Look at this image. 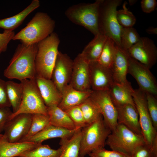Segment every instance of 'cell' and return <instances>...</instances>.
I'll list each match as a JSON object with an SVG mask.
<instances>
[{"label": "cell", "mask_w": 157, "mask_h": 157, "mask_svg": "<svg viewBox=\"0 0 157 157\" xmlns=\"http://www.w3.org/2000/svg\"><path fill=\"white\" fill-rule=\"evenodd\" d=\"M37 43L26 45L19 44L5 69L3 75L8 79L21 81L25 79H34L36 76L35 59Z\"/></svg>", "instance_id": "obj_1"}, {"label": "cell", "mask_w": 157, "mask_h": 157, "mask_svg": "<svg viewBox=\"0 0 157 157\" xmlns=\"http://www.w3.org/2000/svg\"><path fill=\"white\" fill-rule=\"evenodd\" d=\"M55 26V22L48 14L38 12L13 40H19L26 45L37 43L53 33Z\"/></svg>", "instance_id": "obj_2"}, {"label": "cell", "mask_w": 157, "mask_h": 157, "mask_svg": "<svg viewBox=\"0 0 157 157\" xmlns=\"http://www.w3.org/2000/svg\"><path fill=\"white\" fill-rule=\"evenodd\" d=\"M60 43L58 36L54 32L37 43L35 59L36 76L51 79Z\"/></svg>", "instance_id": "obj_3"}, {"label": "cell", "mask_w": 157, "mask_h": 157, "mask_svg": "<svg viewBox=\"0 0 157 157\" xmlns=\"http://www.w3.org/2000/svg\"><path fill=\"white\" fill-rule=\"evenodd\" d=\"M103 1L97 0L92 3L73 5L66 10L65 15L72 22L84 27L95 36L100 33L99 10Z\"/></svg>", "instance_id": "obj_4"}, {"label": "cell", "mask_w": 157, "mask_h": 157, "mask_svg": "<svg viewBox=\"0 0 157 157\" xmlns=\"http://www.w3.org/2000/svg\"><path fill=\"white\" fill-rule=\"evenodd\" d=\"M79 156H85L97 149L104 147L111 130L102 116L81 129Z\"/></svg>", "instance_id": "obj_5"}, {"label": "cell", "mask_w": 157, "mask_h": 157, "mask_svg": "<svg viewBox=\"0 0 157 157\" xmlns=\"http://www.w3.org/2000/svg\"><path fill=\"white\" fill-rule=\"evenodd\" d=\"M145 144L142 134L136 133L119 124L111 131L106 142V144L112 150L130 156L138 148Z\"/></svg>", "instance_id": "obj_6"}, {"label": "cell", "mask_w": 157, "mask_h": 157, "mask_svg": "<svg viewBox=\"0 0 157 157\" xmlns=\"http://www.w3.org/2000/svg\"><path fill=\"white\" fill-rule=\"evenodd\" d=\"M122 2L121 0H103L99 8V32L112 39L120 47L122 27L117 21L116 14L117 8Z\"/></svg>", "instance_id": "obj_7"}, {"label": "cell", "mask_w": 157, "mask_h": 157, "mask_svg": "<svg viewBox=\"0 0 157 157\" xmlns=\"http://www.w3.org/2000/svg\"><path fill=\"white\" fill-rule=\"evenodd\" d=\"M20 81L23 87L22 101L18 110L12 114L10 120L22 113L48 115L47 107L41 97L35 79H25Z\"/></svg>", "instance_id": "obj_8"}, {"label": "cell", "mask_w": 157, "mask_h": 157, "mask_svg": "<svg viewBox=\"0 0 157 157\" xmlns=\"http://www.w3.org/2000/svg\"><path fill=\"white\" fill-rule=\"evenodd\" d=\"M132 96L138 115L141 134L146 144L150 148L157 133L148 110L146 93L138 88L134 89Z\"/></svg>", "instance_id": "obj_9"}, {"label": "cell", "mask_w": 157, "mask_h": 157, "mask_svg": "<svg viewBox=\"0 0 157 157\" xmlns=\"http://www.w3.org/2000/svg\"><path fill=\"white\" fill-rule=\"evenodd\" d=\"M150 69L129 56L128 74L135 79L139 89L157 96V82Z\"/></svg>", "instance_id": "obj_10"}, {"label": "cell", "mask_w": 157, "mask_h": 157, "mask_svg": "<svg viewBox=\"0 0 157 157\" xmlns=\"http://www.w3.org/2000/svg\"><path fill=\"white\" fill-rule=\"evenodd\" d=\"M126 51L130 57L150 69L156 63L157 47L154 41L147 37H140L138 42Z\"/></svg>", "instance_id": "obj_11"}, {"label": "cell", "mask_w": 157, "mask_h": 157, "mask_svg": "<svg viewBox=\"0 0 157 157\" xmlns=\"http://www.w3.org/2000/svg\"><path fill=\"white\" fill-rule=\"evenodd\" d=\"M73 67V60L66 54L58 51L52 71L51 79L61 94L70 83Z\"/></svg>", "instance_id": "obj_12"}, {"label": "cell", "mask_w": 157, "mask_h": 157, "mask_svg": "<svg viewBox=\"0 0 157 157\" xmlns=\"http://www.w3.org/2000/svg\"><path fill=\"white\" fill-rule=\"evenodd\" d=\"M90 97L99 108L104 120L111 131L118 124L117 111L108 90L93 91Z\"/></svg>", "instance_id": "obj_13"}, {"label": "cell", "mask_w": 157, "mask_h": 157, "mask_svg": "<svg viewBox=\"0 0 157 157\" xmlns=\"http://www.w3.org/2000/svg\"><path fill=\"white\" fill-rule=\"evenodd\" d=\"M32 114L22 113L10 119L6 124L3 135L11 142H20L28 134L31 126Z\"/></svg>", "instance_id": "obj_14"}, {"label": "cell", "mask_w": 157, "mask_h": 157, "mask_svg": "<svg viewBox=\"0 0 157 157\" xmlns=\"http://www.w3.org/2000/svg\"><path fill=\"white\" fill-rule=\"evenodd\" d=\"M69 84L75 89L81 91L91 89L89 62L81 53L73 60L72 74Z\"/></svg>", "instance_id": "obj_15"}, {"label": "cell", "mask_w": 157, "mask_h": 157, "mask_svg": "<svg viewBox=\"0 0 157 157\" xmlns=\"http://www.w3.org/2000/svg\"><path fill=\"white\" fill-rule=\"evenodd\" d=\"M89 64L91 89L108 90L114 83L110 69L103 66L97 61L90 62Z\"/></svg>", "instance_id": "obj_16"}, {"label": "cell", "mask_w": 157, "mask_h": 157, "mask_svg": "<svg viewBox=\"0 0 157 157\" xmlns=\"http://www.w3.org/2000/svg\"><path fill=\"white\" fill-rule=\"evenodd\" d=\"M129 56L126 50L116 44L115 56L110 68L114 82L133 88L127 79Z\"/></svg>", "instance_id": "obj_17"}, {"label": "cell", "mask_w": 157, "mask_h": 157, "mask_svg": "<svg viewBox=\"0 0 157 157\" xmlns=\"http://www.w3.org/2000/svg\"><path fill=\"white\" fill-rule=\"evenodd\" d=\"M35 80L46 106H58L61 100L62 95L51 79L36 76Z\"/></svg>", "instance_id": "obj_18"}, {"label": "cell", "mask_w": 157, "mask_h": 157, "mask_svg": "<svg viewBox=\"0 0 157 157\" xmlns=\"http://www.w3.org/2000/svg\"><path fill=\"white\" fill-rule=\"evenodd\" d=\"M116 107L118 124L124 125L136 133L142 134L138 115L135 106L128 104Z\"/></svg>", "instance_id": "obj_19"}, {"label": "cell", "mask_w": 157, "mask_h": 157, "mask_svg": "<svg viewBox=\"0 0 157 157\" xmlns=\"http://www.w3.org/2000/svg\"><path fill=\"white\" fill-rule=\"evenodd\" d=\"M40 144L29 141L10 142L3 134L0 138V157L20 156L24 153L35 148Z\"/></svg>", "instance_id": "obj_20"}, {"label": "cell", "mask_w": 157, "mask_h": 157, "mask_svg": "<svg viewBox=\"0 0 157 157\" xmlns=\"http://www.w3.org/2000/svg\"><path fill=\"white\" fill-rule=\"evenodd\" d=\"M92 91L91 89L86 91L78 90L69 84L62 92L61 100L58 106L65 111L79 106L90 97Z\"/></svg>", "instance_id": "obj_21"}, {"label": "cell", "mask_w": 157, "mask_h": 157, "mask_svg": "<svg viewBox=\"0 0 157 157\" xmlns=\"http://www.w3.org/2000/svg\"><path fill=\"white\" fill-rule=\"evenodd\" d=\"M76 130H70L50 124L30 138L27 141L41 144L44 141L52 138L69 139L72 136Z\"/></svg>", "instance_id": "obj_22"}, {"label": "cell", "mask_w": 157, "mask_h": 157, "mask_svg": "<svg viewBox=\"0 0 157 157\" xmlns=\"http://www.w3.org/2000/svg\"><path fill=\"white\" fill-rule=\"evenodd\" d=\"M40 6L39 0H33L29 5L17 15L0 19V28L4 30L13 31L22 24L29 14Z\"/></svg>", "instance_id": "obj_23"}, {"label": "cell", "mask_w": 157, "mask_h": 157, "mask_svg": "<svg viewBox=\"0 0 157 157\" xmlns=\"http://www.w3.org/2000/svg\"><path fill=\"white\" fill-rule=\"evenodd\" d=\"M133 90L114 82L108 90L115 107L128 104L135 106L132 96Z\"/></svg>", "instance_id": "obj_24"}, {"label": "cell", "mask_w": 157, "mask_h": 157, "mask_svg": "<svg viewBox=\"0 0 157 157\" xmlns=\"http://www.w3.org/2000/svg\"><path fill=\"white\" fill-rule=\"evenodd\" d=\"M81 137V129H80L76 130L70 138L60 139V157H79Z\"/></svg>", "instance_id": "obj_25"}, {"label": "cell", "mask_w": 157, "mask_h": 157, "mask_svg": "<svg viewBox=\"0 0 157 157\" xmlns=\"http://www.w3.org/2000/svg\"><path fill=\"white\" fill-rule=\"evenodd\" d=\"M107 38L100 32L85 47L81 54L88 62L98 60Z\"/></svg>", "instance_id": "obj_26"}, {"label": "cell", "mask_w": 157, "mask_h": 157, "mask_svg": "<svg viewBox=\"0 0 157 157\" xmlns=\"http://www.w3.org/2000/svg\"><path fill=\"white\" fill-rule=\"evenodd\" d=\"M50 124L70 130H76L73 122L64 110L57 106L47 107Z\"/></svg>", "instance_id": "obj_27"}, {"label": "cell", "mask_w": 157, "mask_h": 157, "mask_svg": "<svg viewBox=\"0 0 157 157\" xmlns=\"http://www.w3.org/2000/svg\"><path fill=\"white\" fill-rule=\"evenodd\" d=\"M8 96L13 110V113L18 110L23 95V87L20 82L18 83L12 81H6Z\"/></svg>", "instance_id": "obj_28"}, {"label": "cell", "mask_w": 157, "mask_h": 157, "mask_svg": "<svg viewBox=\"0 0 157 157\" xmlns=\"http://www.w3.org/2000/svg\"><path fill=\"white\" fill-rule=\"evenodd\" d=\"M79 106L87 124L94 122L102 116L98 107L90 97Z\"/></svg>", "instance_id": "obj_29"}, {"label": "cell", "mask_w": 157, "mask_h": 157, "mask_svg": "<svg viewBox=\"0 0 157 157\" xmlns=\"http://www.w3.org/2000/svg\"><path fill=\"white\" fill-rule=\"evenodd\" d=\"M50 124L48 115L40 113L32 114L29 131L27 135L20 142H27L30 138L42 131Z\"/></svg>", "instance_id": "obj_30"}, {"label": "cell", "mask_w": 157, "mask_h": 157, "mask_svg": "<svg viewBox=\"0 0 157 157\" xmlns=\"http://www.w3.org/2000/svg\"><path fill=\"white\" fill-rule=\"evenodd\" d=\"M116 44L111 38H108L100 56L97 60L103 66L111 68L113 61Z\"/></svg>", "instance_id": "obj_31"}, {"label": "cell", "mask_w": 157, "mask_h": 157, "mask_svg": "<svg viewBox=\"0 0 157 157\" xmlns=\"http://www.w3.org/2000/svg\"><path fill=\"white\" fill-rule=\"evenodd\" d=\"M61 153L60 147L57 149L49 145L40 144L35 148L23 153L22 157H60Z\"/></svg>", "instance_id": "obj_32"}, {"label": "cell", "mask_w": 157, "mask_h": 157, "mask_svg": "<svg viewBox=\"0 0 157 157\" xmlns=\"http://www.w3.org/2000/svg\"><path fill=\"white\" fill-rule=\"evenodd\" d=\"M140 38L136 29L133 27H122L120 37L121 47L127 50L138 42Z\"/></svg>", "instance_id": "obj_33"}, {"label": "cell", "mask_w": 157, "mask_h": 157, "mask_svg": "<svg viewBox=\"0 0 157 157\" xmlns=\"http://www.w3.org/2000/svg\"><path fill=\"white\" fill-rule=\"evenodd\" d=\"M126 2L123 5L122 9L117 10V18L120 25L124 28L133 27L136 22V19L133 13L126 7Z\"/></svg>", "instance_id": "obj_34"}, {"label": "cell", "mask_w": 157, "mask_h": 157, "mask_svg": "<svg viewBox=\"0 0 157 157\" xmlns=\"http://www.w3.org/2000/svg\"><path fill=\"white\" fill-rule=\"evenodd\" d=\"M65 111L73 122L76 130L82 129L87 125L79 105L71 108Z\"/></svg>", "instance_id": "obj_35"}, {"label": "cell", "mask_w": 157, "mask_h": 157, "mask_svg": "<svg viewBox=\"0 0 157 157\" xmlns=\"http://www.w3.org/2000/svg\"><path fill=\"white\" fill-rule=\"evenodd\" d=\"M146 94L147 106L153 125L157 129V97L149 93Z\"/></svg>", "instance_id": "obj_36"}, {"label": "cell", "mask_w": 157, "mask_h": 157, "mask_svg": "<svg viewBox=\"0 0 157 157\" xmlns=\"http://www.w3.org/2000/svg\"><path fill=\"white\" fill-rule=\"evenodd\" d=\"M88 155L90 157H131L118 151L106 150L104 147L96 149Z\"/></svg>", "instance_id": "obj_37"}, {"label": "cell", "mask_w": 157, "mask_h": 157, "mask_svg": "<svg viewBox=\"0 0 157 157\" xmlns=\"http://www.w3.org/2000/svg\"><path fill=\"white\" fill-rule=\"evenodd\" d=\"M15 35L13 31L4 30L3 33H0V55L6 51L8 43Z\"/></svg>", "instance_id": "obj_38"}, {"label": "cell", "mask_w": 157, "mask_h": 157, "mask_svg": "<svg viewBox=\"0 0 157 157\" xmlns=\"http://www.w3.org/2000/svg\"><path fill=\"white\" fill-rule=\"evenodd\" d=\"M11 107L7 94L6 81L0 78V108Z\"/></svg>", "instance_id": "obj_39"}, {"label": "cell", "mask_w": 157, "mask_h": 157, "mask_svg": "<svg viewBox=\"0 0 157 157\" xmlns=\"http://www.w3.org/2000/svg\"><path fill=\"white\" fill-rule=\"evenodd\" d=\"M9 107L0 108V134L4 131L5 126L10 120V117L13 113Z\"/></svg>", "instance_id": "obj_40"}, {"label": "cell", "mask_w": 157, "mask_h": 157, "mask_svg": "<svg viewBox=\"0 0 157 157\" xmlns=\"http://www.w3.org/2000/svg\"><path fill=\"white\" fill-rule=\"evenodd\" d=\"M153 154L150 148L146 144L138 148L131 157H152Z\"/></svg>", "instance_id": "obj_41"}, {"label": "cell", "mask_w": 157, "mask_h": 157, "mask_svg": "<svg viewBox=\"0 0 157 157\" xmlns=\"http://www.w3.org/2000/svg\"><path fill=\"white\" fill-rule=\"evenodd\" d=\"M157 2L155 0H142L141 5L142 11L146 13H150L155 9Z\"/></svg>", "instance_id": "obj_42"}, {"label": "cell", "mask_w": 157, "mask_h": 157, "mask_svg": "<svg viewBox=\"0 0 157 157\" xmlns=\"http://www.w3.org/2000/svg\"><path fill=\"white\" fill-rule=\"evenodd\" d=\"M150 149L153 155L157 156V136L154 139Z\"/></svg>", "instance_id": "obj_43"}, {"label": "cell", "mask_w": 157, "mask_h": 157, "mask_svg": "<svg viewBox=\"0 0 157 157\" xmlns=\"http://www.w3.org/2000/svg\"><path fill=\"white\" fill-rule=\"evenodd\" d=\"M146 32L149 34H157V28L149 27L146 29Z\"/></svg>", "instance_id": "obj_44"}, {"label": "cell", "mask_w": 157, "mask_h": 157, "mask_svg": "<svg viewBox=\"0 0 157 157\" xmlns=\"http://www.w3.org/2000/svg\"><path fill=\"white\" fill-rule=\"evenodd\" d=\"M3 134H0V138L1 137L3 136Z\"/></svg>", "instance_id": "obj_45"}, {"label": "cell", "mask_w": 157, "mask_h": 157, "mask_svg": "<svg viewBox=\"0 0 157 157\" xmlns=\"http://www.w3.org/2000/svg\"><path fill=\"white\" fill-rule=\"evenodd\" d=\"M152 157H157V156L153 155Z\"/></svg>", "instance_id": "obj_46"}, {"label": "cell", "mask_w": 157, "mask_h": 157, "mask_svg": "<svg viewBox=\"0 0 157 157\" xmlns=\"http://www.w3.org/2000/svg\"><path fill=\"white\" fill-rule=\"evenodd\" d=\"M15 157H22L21 156H16Z\"/></svg>", "instance_id": "obj_47"}, {"label": "cell", "mask_w": 157, "mask_h": 157, "mask_svg": "<svg viewBox=\"0 0 157 157\" xmlns=\"http://www.w3.org/2000/svg\"><path fill=\"white\" fill-rule=\"evenodd\" d=\"M79 157H85L83 156H79Z\"/></svg>", "instance_id": "obj_48"}]
</instances>
